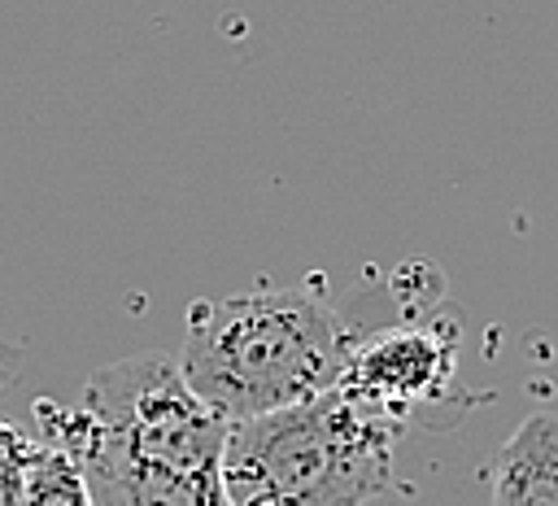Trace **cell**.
Here are the masks:
<instances>
[{
	"label": "cell",
	"instance_id": "2",
	"mask_svg": "<svg viewBox=\"0 0 558 506\" xmlns=\"http://www.w3.org/2000/svg\"><path fill=\"white\" fill-rule=\"evenodd\" d=\"M340 310L310 288H253L187 305L179 371L227 423L336 388L353 349Z\"/></svg>",
	"mask_w": 558,
	"mask_h": 506
},
{
	"label": "cell",
	"instance_id": "4",
	"mask_svg": "<svg viewBox=\"0 0 558 506\" xmlns=\"http://www.w3.org/2000/svg\"><path fill=\"white\" fill-rule=\"evenodd\" d=\"M458 314L410 318L357 336L340 375V388L371 401L375 410L414 427L423 414H453L458 388Z\"/></svg>",
	"mask_w": 558,
	"mask_h": 506
},
{
	"label": "cell",
	"instance_id": "1",
	"mask_svg": "<svg viewBox=\"0 0 558 506\" xmlns=\"http://www.w3.org/2000/svg\"><path fill=\"white\" fill-rule=\"evenodd\" d=\"M57 427L48 441L83 467L92 506H231V423L192 393L174 358L140 353L96 371L83 406L57 410Z\"/></svg>",
	"mask_w": 558,
	"mask_h": 506
},
{
	"label": "cell",
	"instance_id": "6",
	"mask_svg": "<svg viewBox=\"0 0 558 506\" xmlns=\"http://www.w3.org/2000/svg\"><path fill=\"white\" fill-rule=\"evenodd\" d=\"M35 454H39V441L17 432L9 419H0V506H22L26 502Z\"/></svg>",
	"mask_w": 558,
	"mask_h": 506
},
{
	"label": "cell",
	"instance_id": "3",
	"mask_svg": "<svg viewBox=\"0 0 558 506\" xmlns=\"http://www.w3.org/2000/svg\"><path fill=\"white\" fill-rule=\"evenodd\" d=\"M405 432L401 419L336 384L231 423L222 493L231 506H366L392 484V454Z\"/></svg>",
	"mask_w": 558,
	"mask_h": 506
},
{
	"label": "cell",
	"instance_id": "5",
	"mask_svg": "<svg viewBox=\"0 0 558 506\" xmlns=\"http://www.w3.org/2000/svg\"><path fill=\"white\" fill-rule=\"evenodd\" d=\"M488 506H558V414H527L488 458Z\"/></svg>",
	"mask_w": 558,
	"mask_h": 506
},
{
	"label": "cell",
	"instance_id": "7",
	"mask_svg": "<svg viewBox=\"0 0 558 506\" xmlns=\"http://www.w3.org/2000/svg\"><path fill=\"white\" fill-rule=\"evenodd\" d=\"M0 380H4V362H0Z\"/></svg>",
	"mask_w": 558,
	"mask_h": 506
}]
</instances>
